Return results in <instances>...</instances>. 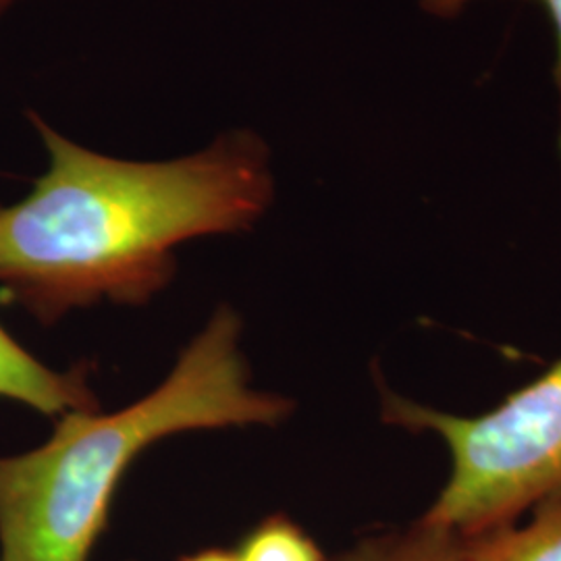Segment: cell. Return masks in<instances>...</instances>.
<instances>
[{
  "instance_id": "cell-10",
  "label": "cell",
  "mask_w": 561,
  "mask_h": 561,
  "mask_svg": "<svg viewBox=\"0 0 561 561\" xmlns=\"http://www.w3.org/2000/svg\"><path fill=\"white\" fill-rule=\"evenodd\" d=\"M13 2H15V0H0V13H2V11H7Z\"/></svg>"
},
{
  "instance_id": "cell-5",
  "label": "cell",
  "mask_w": 561,
  "mask_h": 561,
  "mask_svg": "<svg viewBox=\"0 0 561 561\" xmlns=\"http://www.w3.org/2000/svg\"><path fill=\"white\" fill-rule=\"evenodd\" d=\"M526 524H505L461 537L466 561H561V497L530 510Z\"/></svg>"
},
{
  "instance_id": "cell-9",
  "label": "cell",
  "mask_w": 561,
  "mask_h": 561,
  "mask_svg": "<svg viewBox=\"0 0 561 561\" xmlns=\"http://www.w3.org/2000/svg\"><path fill=\"white\" fill-rule=\"evenodd\" d=\"M180 561H241L238 551L227 549H202L198 553H190Z\"/></svg>"
},
{
  "instance_id": "cell-4",
  "label": "cell",
  "mask_w": 561,
  "mask_h": 561,
  "mask_svg": "<svg viewBox=\"0 0 561 561\" xmlns=\"http://www.w3.org/2000/svg\"><path fill=\"white\" fill-rule=\"evenodd\" d=\"M88 375L85 366L53 370L0 324V400L18 401L50 419L67 412H96L99 398Z\"/></svg>"
},
{
  "instance_id": "cell-7",
  "label": "cell",
  "mask_w": 561,
  "mask_h": 561,
  "mask_svg": "<svg viewBox=\"0 0 561 561\" xmlns=\"http://www.w3.org/2000/svg\"><path fill=\"white\" fill-rule=\"evenodd\" d=\"M241 561H327L317 541L285 516H268L240 545Z\"/></svg>"
},
{
  "instance_id": "cell-6",
  "label": "cell",
  "mask_w": 561,
  "mask_h": 561,
  "mask_svg": "<svg viewBox=\"0 0 561 561\" xmlns=\"http://www.w3.org/2000/svg\"><path fill=\"white\" fill-rule=\"evenodd\" d=\"M331 561H466V556L458 533L422 516L405 528L362 537Z\"/></svg>"
},
{
  "instance_id": "cell-1",
  "label": "cell",
  "mask_w": 561,
  "mask_h": 561,
  "mask_svg": "<svg viewBox=\"0 0 561 561\" xmlns=\"http://www.w3.org/2000/svg\"><path fill=\"white\" fill-rule=\"evenodd\" d=\"M48 171L0 208V298L42 324L99 301L146 304L175 275V248L252 229L275 196L271 152L233 129L196 154L121 161L30 113Z\"/></svg>"
},
{
  "instance_id": "cell-2",
  "label": "cell",
  "mask_w": 561,
  "mask_h": 561,
  "mask_svg": "<svg viewBox=\"0 0 561 561\" xmlns=\"http://www.w3.org/2000/svg\"><path fill=\"white\" fill-rule=\"evenodd\" d=\"M241 319L221 306L171 375L113 414L67 412L50 439L0 456V561H90L129 466L167 437L227 426H275L294 403L250 385Z\"/></svg>"
},
{
  "instance_id": "cell-8",
  "label": "cell",
  "mask_w": 561,
  "mask_h": 561,
  "mask_svg": "<svg viewBox=\"0 0 561 561\" xmlns=\"http://www.w3.org/2000/svg\"><path fill=\"white\" fill-rule=\"evenodd\" d=\"M474 0H421L422 11L437 20H454L461 11ZM547 11L549 20L553 23L556 34V62H553V78L561 92V0H537Z\"/></svg>"
},
{
  "instance_id": "cell-3",
  "label": "cell",
  "mask_w": 561,
  "mask_h": 561,
  "mask_svg": "<svg viewBox=\"0 0 561 561\" xmlns=\"http://www.w3.org/2000/svg\"><path fill=\"white\" fill-rule=\"evenodd\" d=\"M381 416L445 443L451 470L424 518L460 537L518 522L539 503L561 497V360L477 416L422 405L387 387Z\"/></svg>"
}]
</instances>
